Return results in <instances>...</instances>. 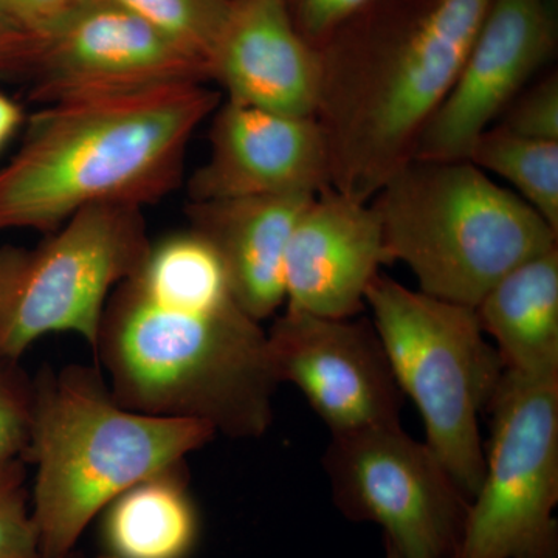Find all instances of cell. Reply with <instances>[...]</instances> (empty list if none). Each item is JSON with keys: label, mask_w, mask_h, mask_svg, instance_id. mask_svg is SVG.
<instances>
[{"label": "cell", "mask_w": 558, "mask_h": 558, "mask_svg": "<svg viewBox=\"0 0 558 558\" xmlns=\"http://www.w3.org/2000/svg\"><path fill=\"white\" fill-rule=\"evenodd\" d=\"M94 352L126 409L193 418L233 439L260 438L274 422L267 332L194 230L150 244L109 296Z\"/></svg>", "instance_id": "cell-1"}, {"label": "cell", "mask_w": 558, "mask_h": 558, "mask_svg": "<svg viewBox=\"0 0 558 558\" xmlns=\"http://www.w3.org/2000/svg\"><path fill=\"white\" fill-rule=\"evenodd\" d=\"M492 0H374L319 47L330 186L369 202L447 97Z\"/></svg>", "instance_id": "cell-2"}, {"label": "cell", "mask_w": 558, "mask_h": 558, "mask_svg": "<svg viewBox=\"0 0 558 558\" xmlns=\"http://www.w3.org/2000/svg\"><path fill=\"white\" fill-rule=\"evenodd\" d=\"M219 102L205 84H180L44 106L0 168V231L51 233L83 209L163 199Z\"/></svg>", "instance_id": "cell-3"}, {"label": "cell", "mask_w": 558, "mask_h": 558, "mask_svg": "<svg viewBox=\"0 0 558 558\" xmlns=\"http://www.w3.org/2000/svg\"><path fill=\"white\" fill-rule=\"evenodd\" d=\"M33 380L25 462L35 465L31 505L43 558L75 553L113 499L154 473L185 464L218 435L193 418L126 409L98 366L46 368Z\"/></svg>", "instance_id": "cell-4"}, {"label": "cell", "mask_w": 558, "mask_h": 558, "mask_svg": "<svg viewBox=\"0 0 558 558\" xmlns=\"http://www.w3.org/2000/svg\"><path fill=\"white\" fill-rule=\"evenodd\" d=\"M388 263L405 264L418 290L476 307L524 260L558 247V233L513 191L469 160L411 159L369 201Z\"/></svg>", "instance_id": "cell-5"}, {"label": "cell", "mask_w": 558, "mask_h": 558, "mask_svg": "<svg viewBox=\"0 0 558 558\" xmlns=\"http://www.w3.org/2000/svg\"><path fill=\"white\" fill-rule=\"evenodd\" d=\"M365 306L403 396L424 418L425 444L468 497L484 473L480 416L505 365L486 340L475 307L435 299L377 275Z\"/></svg>", "instance_id": "cell-6"}, {"label": "cell", "mask_w": 558, "mask_h": 558, "mask_svg": "<svg viewBox=\"0 0 558 558\" xmlns=\"http://www.w3.org/2000/svg\"><path fill=\"white\" fill-rule=\"evenodd\" d=\"M36 247H0V359L22 355L49 333L97 347L102 314L150 244L142 209L101 205L76 213Z\"/></svg>", "instance_id": "cell-7"}, {"label": "cell", "mask_w": 558, "mask_h": 558, "mask_svg": "<svg viewBox=\"0 0 558 558\" xmlns=\"http://www.w3.org/2000/svg\"><path fill=\"white\" fill-rule=\"evenodd\" d=\"M453 558H558V373L505 371Z\"/></svg>", "instance_id": "cell-8"}, {"label": "cell", "mask_w": 558, "mask_h": 558, "mask_svg": "<svg viewBox=\"0 0 558 558\" xmlns=\"http://www.w3.org/2000/svg\"><path fill=\"white\" fill-rule=\"evenodd\" d=\"M323 464L347 519L384 529L403 558L454 557L470 501L400 422L332 435Z\"/></svg>", "instance_id": "cell-9"}, {"label": "cell", "mask_w": 558, "mask_h": 558, "mask_svg": "<svg viewBox=\"0 0 558 558\" xmlns=\"http://www.w3.org/2000/svg\"><path fill=\"white\" fill-rule=\"evenodd\" d=\"M25 81L31 100L47 106L205 84L211 69L123 7L90 0L47 36Z\"/></svg>", "instance_id": "cell-10"}, {"label": "cell", "mask_w": 558, "mask_h": 558, "mask_svg": "<svg viewBox=\"0 0 558 558\" xmlns=\"http://www.w3.org/2000/svg\"><path fill=\"white\" fill-rule=\"evenodd\" d=\"M267 348L278 385H295L330 435L400 422L403 395L368 319L286 310Z\"/></svg>", "instance_id": "cell-11"}, {"label": "cell", "mask_w": 558, "mask_h": 558, "mask_svg": "<svg viewBox=\"0 0 558 558\" xmlns=\"http://www.w3.org/2000/svg\"><path fill=\"white\" fill-rule=\"evenodd\" d=\"M553 0H492L453 86L414 146L418 160H469L473 145L553 60Z\"/></svg>", "instance_id": "cell-12"}, {"label": "cell", "mask_w": 558, "mask_h": 558, "mask_svg": "<svg viewBox=\"0 0 558 558\" xmlns=\"http://www.w3.org/2000/svg\"><path fill=\"white\" fill-rule=\"evenodd\" d=\"M213 116L208 159L189 183L191 202L317 194L330 186L328 149L314 117L230 100Z\"/></svg>", "instance_id": "cell-13"}, {"label": "cell", "mask_w": 558, "mask_h": 558, "mask_svg": "<svg viewBox=\"0 0 558 558\" xmlns=\"http://www.w3.org/2000/svg\"><path fill=\"white\" fill-rule=\"evenodd\" d=\"M388 264L379 216L362 202L326 186L300 216L286 256L288 310L354 318L366 290Z\"/></svg>", "instance_id": "cell-14"}, {"label": "cell", "mask_w": 558, "mask_h": 558, "mask_svg": "<svg viewBox=\"0 0 558 558\" xmlns=\"http://www.w3.org/2000/svg\"><path fill=\"white\" fill-rule=\"evenodd\" d=\"M209 68L227 100L314 117L322 58L296 28L289 0H231Z\"/></svg>", "instance_id": "cell-15"}, {"label": "cell", "mask_w": 558, "mask_h": 558, "mask_svg": "<svg viewBox=\"0 0 558 558\" xmlns=\"http://www.w3.org/2000/svg\"><path fill=\"white\" fill-rule=\"evenodd\" d=\"M315 194L191 202V230L218 253L238 303L263 322L286 303V256Z\"/></svg>", "instance_id": "cell-16"}, {"label": "cell", "mask_w": 558, "mask_h": 558, "mask_svg": "<svg viewBox=\"0 0 558 558\" xmlns=\"http://www.w3.org/2000/svg\"><path fill=\"white\" fill-rule=\"evenodd\" d=\"M475 312L506 371L558 373V247L508 271Z\"/></svg>", "instance_id": "cell-17"}, {"label": "cell", "mask_w": 558, "mask_h": 558, "mask_svg": "<svg viewBox=\"0 0 558 558\" xmlns=\"http://www.w3.org/2000/svg\"><path fill=\"white\" fill-rule=\"evenodd\" d=\"M100 517L105 554L112 558H190L199 545L201 513L186 464L134 484Z\"/></svg>", "instance_id": "cell-18"}, {"label": "cell", "mask_w": 558, "mask_h": 558, "mask_svg": "<svg viewBox=\"0 0 558 558\" xmlns=\"http://www.w3.org/2000/svg\"><path fill=\"white\" fill-rule=\"evenodd\" d=\"M469 161L510 183L558 233V142L519 137L492 126L476 140Z\"/></svg>", "instance_id": "cell-19"}, {"label": "cell", "mask_w": 558, "mask_h": 558, "mask_svg": "<svg viewBox=\"0 0 558 558\" xmlns=\"http://www.w3.org/2000/svg\"><path fill=\"white\" fill-rule=\"evenodd\" d=\"M142 17L209 64L231 0H108ZM211 69V68H209Z\"/></svg>", "instance_id": "cell-20"}, {"label": "cell", "mask_w": 558, "mask_h": 558, "mask_svg": "<svg viewBox=\"0 0 558 558\" xmlns=\"http://www.w3.org/2000/svg\"><path fill=\"white\" fill-rule=\"evenodd\" d=\"M25 459L0 462V558L40 557Z\"/></svg>", "instance_id": "cell-21"}, {"label": "cell", "mask_w": 558, "mask_h": 558, "mask_svg": "<svg viewBox=\"0 0 558 558\" xmlns=\"http://www.w3.org/2000/svg\"><path fill=\"white\" fill-rule=\"evenodd\" d=\"M35 380L20 362L0 359V462L25 459L33 424Z\"/></svg>", "instance_id": "cell-22"}, {"label": "cell", "mask_w": 558, "mask_h": 558, "mask_svg": "<svg viewBox=\"0 0 558 558\" xmlns=\"http://www.w3.org/2000/svg\"><path fill=\"white\" fill-rule=\"evenodd\" d=\"M494 126L519 137L558 142V73L527 84Z\"/></svg>", "instance_id": "cell-23"}, {"label": "cell", "mask_w": 558, "mask_h": 558, "mask_svg": "<svg viewBox=\"0 0 558 558\" xmlns=\"http://www.w3.org/2000/svg\"><path fill=\"white\" fill-rule=\"evenodd\" d=\"M373 2L374 0H289L296 28L317 49L373 5Z\"/></svg>", "instance_id": "cell-24"}, {"label": "cell", "mask_w": 558, "mask_h": 558, "mask_svg": "<svg viewBox=\"0 0 558 558\" xmlns=\"http://www.w3.org/2000/svg\"><path fill=\"white\" fill-rule=\"evenodd\" d=\"M46 38L28 32L0 3V81L27 80L43 53Z\"/></svg>", "instance_id": "cell-25"}, {"label": "cell", "mask_w": 558, "mask_h": 558, "mask_svg": "<svg viewBox=\"0 0 558 558\" xmlns=\"http://www.w3.org/2000/svg\"><path fill=\"white\" fill-rule=\"evenodd\" d=\"M90 0H0L11 17L35 33L47 38L68 22L76 11L83 9Z\"/></svg>", "instance_id": "cell-26"}, {"label": "cell", "mask_w": 558, "mask_h": 558, "mask_svg": "<svg viewBox=\"0 0 558 558\" xmlns=\"http://www.w3.org/2000/svg\"><path fill=\"white\" fill-rule=\"evenodd\" d=\"M24 123V112L13 98L0 94V149L10 142Z\"/></svg>", "instance_id": "cell-27"}, {"label": "cell", "mask_w": 558, "mask_h": 558, "mask_svg": "<svg viewBox=\"0 0 558 558\" xmlns=\"http://www.w3.org/2000/svg\"><path fill=\"white\" fill-rule=\"evenodd\" d=\"M385 558H403V557L400 556L398 550L392 549L391 546H389V545H387V543H385Z\"/></svg>", "instance_id": "cell-28"}, {"label": "cell", "mask_w": 558, "mask_h": 558, "mask_svg": "<svg viewBox=\"0 0 558 558\" xmlns=\"http://www.w3.org/2000/svg\"><path fill=\"white\" fill-rule=\"evenodd\" d=\"M65 558H112V557L108 556V554H101V556H97V557H84V556H78V554L72 553V554H70V556H68Z\"/></svg>", "instance_id": "cell-29"}]
</instances>
